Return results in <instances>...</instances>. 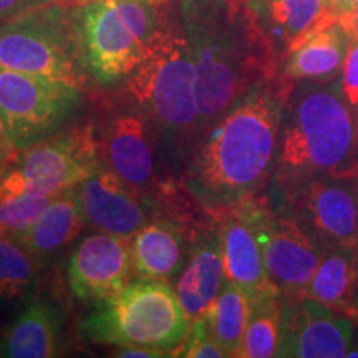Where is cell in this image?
Masks as SVG:
<instances>
[{
  "label": "cell",
  "instance_id": "obj_1",
  "mask_svg": "<svg viewBox=\"0 0 358 358\" xmlns=\"http://www.w3.org/2000/svg\"><path fill=\"white\" fill-rule=\"evenodd\" d=\"M292 88L279 75L259 80L198 138L182 186L213 216L252 199L272 179Z\"/></svg>",
  "mask_w": 358,
  "mask_h": 358
},
{
  "label": "cell",
  "instance_id": "obj_32",
  "mask_svg": "<svg viewBox=\"0 0 358 358\" xmlns=\"http://www.w3.org/2000/svg\"><path fill=\"white\" fill-rule=\"evenodd\" d=\"M115 355L122 358H159L166 357V353L145 347H118Z\"/></svg>",
  "mask_w": 358,
  "mask_h": 358
},
{
  "label": "cell",
  "instance_id": "obj_36",
  "mask_svg": "<svg viewBox=\"0 0 358 358\" xmlns=\"http://www.w3.org/2000/svg\"><path fill=\"white\" fill-rule=\"evenodd\" d=\"M57 2L69 3V6H85V3H88L90 0H57Z\"/></svg>",
  "mask_w": 358,
  "mask_h": 358
},
{
  "label": "cell",
  "instance_id": "obj_29",
  "mask_svg": "<svg viewBox=\"0 0 358 358\" xmlns=\"http://www.w3.org/2000/svg\"><path fill=\"white\" fill-rule=\"evenodd\" d=\"M55 2L57 0H0V22Z\"/></svg>",
  "mask_w": 358,
  "mask_h": 358
},
{
  "label": "cell",
  "instance_id": "obj_24",
  "mask_svg": "<svg viewBox=\"0 0 358 358\" xmlns=\"http://www.w3.org/2000/svg\"><path fill=\"white\" fill-rule=\"evenodd\" d=\"M256 295L232 282H224L221 292L206 312L213 335L226 357H237L252 313Z\"/></svg>",
  "mask_w": 358,
  "mask_h": 358
},
{
  "label": "cell",
  "instance_id": "obj_20",
  "mask_svg": "<svg viewBox=\"0 0 358 358\" xmlns=\"http://www.w3.org/2000/svg\"><path fill=\"white\" fill-rule=\"evenodd\" d=\"M189 252L181 226L169 219L148 221L131 237L133 271L138 277L171 279L186 267Z\"/></svg>",
  "mask_w": 358,
  "mask_h": 358
},
{
  "label": "cell",
  "instance_id": "obj_6",
  "mask_svg": "<svg viewBox=\"0 0 358 358\" xmlns=\"http://www.w3.org/2000/svg\"><path fill=\"white\" fill-rule=\"evenodd\" d=\"M169 0H90L80 7L85 64L100 87L123 83L145 55Z\"/></svg>",
  "mask_w": 358,
  "mask_h": 358
},
{
  "label": "cell",
  "instance_id": "obj_3",
  "mask_svg": "<svg viewBox=\"0 0 358 358\" xmlns=\"http://www.w3.org/2000/svg\"><path fill=\"white\" fill-rule=\"evenodd\" d=\"M357 127L337 77L294 83L282 113L272 174L277 194L312 178L345 176L352 163Z\"/></svg>",
  "mask_w": 358,
  "mask_h": 358
},
{
  "label": "cell",
  "instance_id": "obj_23",
  "mask_svg": "<svg viewBox=\"0 0 358 358\" xmlns=\"http://www.w3.org/2000/svg\"><path fill=\"white\" fill-rule=\"evenodd\" d=\"M355 250L327 249L302 297L324 303L358 324L353 275Z\"/></svg>",
  "mask_w": 358,
  "mask_h": 358
},
{
  "label": "cell",
  "instance_id": "obj_28",
  "mask_svg": "<svg viewBox=\"0 0 358 358\" xmlns=\"http://www.w3.org/2000/svg\"><path fill=\"white\" fill-rule=\"evenodd\" d=\"M342 96L358 123V40H348V48L342 71H340Z\"/></svg>",
  "mask_w": 358,
  "mask_h": 358
},
{
  "label": "cell",
  "instance_id": "obj_4",
  "mask_svg": "<svg viewBox=\"0 0 358 358\" xmlns=\"http://www.w3.org/2000/svg\"><path fill=\"white\" fill-rule=\"evenodd\" d=\"M123 83L129 103L155 123L161 136L198 140L194 65L173 0L141 62Z\"/></svg>",
  "mask_w": 358,
  "mask_h": 358
},
{
  "label": "cell",
  "instance_id": "obj_16",
  "mask_svg": "<svg viewBox=\"0 0 358 358\" xmlns=\"http://www.w3.org/2000/svg\"><path fill=\"white\" fill-rule=\"evenodd\" d=\"M248 3L279 65L299 45L338 19L327 0H248Z\"/></svg>",
  "mask_w": 358,
  "mask_h": 358
},
{
  "label": "cell",
  "instance_id": "obj_35",
  "mask_svg": "<svg viewBox=\"0 0 358 358\" xmlns=\"http://www.w3.org/2000/svg\"><path fill=\"white\" fill-rule=\"evenodd\" d=\"M353 275H355V299L358 307V248L355 249V259H353Z\"/></svg>",
  "mask_w": 358,
  "mask_h": 358
},
{
  "label": "cell",
  "instance_id": "obj_11",
  "mask_svg": "<svg viewBox=\"0 0 358 358\" xmlns=\"http://www.w3.org/2000/svg\"><path fill=\"white\" fill-rule=\"evenodd\" d=\"M100 163L95 128L88 123L20 151L7 173L30 189L57 196L77 187Z\"/></svg>",
  "mask_w": 358,
  "mask_h": 358
},
{
  "label": "cell",
  "instance_id": "obj_22",
  "mask_svg": "<svg viewBox=\"0 0 358 358\" xmlns=\"http://www.w3.org/2000/svg\"><path fill=\"white\" fill-rule=\"evenodd\" d=\"M348 48V37L334 24L313 34L282 62L279 77L287 82H322L342 71Z\"/></svg>",
  "mask_w": 358,
  "mask_h": 358
},
{
  "label": "cell",
  "instance_id": "obj_30",
  "mask_svg": "<svg viewBox=\"0 0 358 358\" xmlns=\"http://www.w3.org/2000/svg\"><path fill=\"white\" fill-rule=\"evenodd\" d=\"M19 151L15 150L13 143L8 136V131L3 123L2 116H0V176L7 171V168L15 161Z\"/></svg>",
  "mask_w": 358,
  "mask_h": 358
},
{
  "label": "cell",
  "instance_id": "obj_15",
  "mask_svg": "<svg viewBox=\"0 0 358 358\" xmlns=\"http://www.w3.org/2000/svg\"><path fill=\"white\" fill-rule=\"evenodd\" d=\"M85 217L100 231L133 237L148 222L151 201L100 163L77 186Z\"/></svg>",
  "mask_w": 358,
  "mask_h": 358
},
{
  "label": "cell",
  "instance_id": "obj_12",
  "mask_svg": "<svg viewBox=\"0 0 358 358\" xmlns=\"http://www.w3.org/2000/svg\"><path fill=\"white\" fill-rule=\"evenodd\" d=\"M355 322L307 297L282 301L279 355L342 358L352 350Z\"/></svg>",
  "mask_w": 358,
  "mask_h": 358
},
{
  "label": "cell",
  "instance_id": "obj_19",
  "mask_svg": "<svg viewBox=\"0 0 358 358\" xmlns=\"http://www.w3.org/2000/svg\"><path fill=\"white\" fill-rule=\"evenodd\" d=\"M224 282L226 275L217 231L203 232L191 245L189 259L176 285L179 301L191 320L211 308Z\"/></svg>",
  "mask_w": 358,
  "mask_h": 358
},
{
  "label": "cell",
  "instance_id": "obj_10",
  "mask_svg": "<svg viewBox=\"0 0 358 358\" xmlns=\"http://www.w3.org/2000/svg\"><path fill=\"white\" fill-rule=\"evenodd\" d=\"M279 198L280 208L324 250L358 248V196L352 178H312Z\"/></svg>",
  "mask_w": 358,
  "mask_h": 358
},
{
  "label": "cell",
  "instance_id": "obj_9",
  "mask_svg": "<svg viewBox=\"0 0 358 358\" xmlns=\"http://www.w3.org/2000/svg\"><path fill=\"white\" fill-rule=\"evenodd\" d=\"M261 244L268 287L282 301L299 299L315 274L324 249L282 208L267 199L245 201Z\"/></svg>",
  "mask_w": 358,
  "mask_h": 358
},
{
  "label": "cell",
  "instance_id": "obj_33",
  "mask_svg": "<svg viewBox=\"0 0 358 358\" xmlns=\"http://www.w3.org/2000/svg\"><path fill=\"white\" fill-rule=\"evenodd\" d=\"M327 2H329L330 8H332L338 17L342 15V13L352 10V8L358 3V0H327Z\"/></svg>",
  "mask_w": 358,
  "mask_h": 358
},
{
  "label": "cell",
  "instance_id": "obj_5",
  "mask_svg": "<svg viewBox=\"0 0 358 358\" xmlns=\"http://www.w3.org/2000/svg\"><path fill=\"white\" fill-rule=\"evenodd\" d=\"M191 319L176 289L164 279L138 277L118 292L95 302L82 322L85 337L113 347H145L173 357Z\"/></svg>",
  "mask_w": 358,
  "mask_h": 358
},
{
  "label": "cell",
  "instance_id": "obj_7",
  "mask_svg": "<svg viewBox=\"0 0 358 358\" xmlns=\"http://www.w3.org/2000/svg\"><path fill=\"white\" fill-rule=\"evenodd\" d=\"M80 7L48 3L0 22V66L85 87Z\"/></svg>",
  "mask_w": 358,
  "mask_h": 358
},
{
  "label": "cell",
  "instance_id": "obj_26",
  "mask_svg": "<svg viewBox=\"0 0 358 358\" xmlns=\"http://www.w3.org/2000/svg\"><path fill=\"white\" fill-rule=\"evenodd\" d=\"M282 299L274 290L256 297L237 358H271L279 355Z\"/></svg>",
  "mask_w": 358,
  "mask_h": 358
},
{
  "label": "cell",
  "instance_id": "obj_2",
  "mask_svg": "<svg viewBox=\"0 0 358 358\" xmlns=\"http://www.w3.org/2000/svg\"><path fill=\"white\" fill-rule=\"evenodd\" d=\"M196 73L199 136L279 62L248 0H173ZM198 136V138H199Z\"/></svg>",
  "mask_w": 358,
  "mask_h": 358
},
{
  "label": "cell",
  "instance_id": "obj_25",
  "mask_svg": "<svg viewBox=\"0 0 358 358\" xmlns=\"http://www.w3.org/2000/svg\"><path fill=\"white\" fill-rule=\"evenodd\" d=\"M37 289V259L10 236L0 234V306L29 303Z\"/></svg>",
  "mask_w": 358,
  "mask_h": 358
},
{
  "label": "cell",
  "instance_id": "obj_14",
  "mask_svg": "<svg viewBox=\"0 0 358 358\" xmlns=\"http://www.w3.org/2000/svg\"><path fill=\"white\" fill-rule=\"evenodd\" d=\"M131 237L100 231L83 237L69 259V285L82 301H103L133 274Z\"/></svg>",
  "mask_w": 358,
  "mask_h": 358
},
{
  "label": "cell",
  "instance_id": "obj_34",
  "mask_svg": "<svg viewBox=\"0 0 358 358\" xmlns=\"http://www.w3.org/2000/svg\"><path fill=\"white\" fill-rule=\"evenodd\" d=\"M345 178H352V179H357L358 178V127H357L355 146H353L352 163H350V166H348V171L345 173Z\"/></svg>",
  "mask_w": 358,
  "mask_h": 358
},
{
  "label": "cell",
  "instance_id": "obj_8",
  "mask_svg": "<svg viewBox=\"0 0 358 358\" xmlns=\"http://www.w3.org/2000/svg\"><path fill=\"white\" fill-rule=\"evenodd\" d=\"M83 100L78 85L0 66V116L19 153L60 133Z\"/></svg>",
  "mask_w": 358,
  "mask_h": 358
},
{
  "label": "cell",
  "instance_id": "obj_21",
  "mask_svg": "<svg viewBox=\"0 0 358 358\" xmlns=\"http://www.w3.org/2000/svg\"><path fill=\"white\" fill-rule=\"evenodd\" d=\"M77 187L57 194L29 229L13 236L37 261H47L73 243L87 224Z\"/></svg>",
  "mask_w": 358,
  "mask_h": 358
},
{
  "label": "cell",
  "instance_id": "obj_17",
  "mask_svg": "<svg viewBox=\"0 0 358 358\" xmlns=\"http://www.w3.org/2000/svg\"><path fill=\"white\" fill-rule=\"evenodd\" d=\"M214 217L219 222L216 231L226 280L241 285L256 297L272 290L268 287L261 244L254 231L248 203L226 209Z\"/></svg>",
  "mask_w": 358,
  "mask_h": 358
},
{
  "label": "cell",
  "instance_id": "obj_27",
  "mask_svg": "<svg viewBox=\"0 0 358 358\" xmlns=\"http://www.w3.org/2000/svg\"><path fill=\"white\" fill-rule=\"evenodd\" d=\"M173 357L182 358H226V353L214 338L208 315L191 320L185 340L176 348Z\"/></svg>",
  "mask_w": 358,
  "mask_h": 358
},
{
  "label": "cell",
  "instance_id": "obj_18",
  "mask_svg": "<svg viewBox=\"0 0 358 358\" xmlns=\"http://www.w3.org/2000/svg\"><path fill=\"white\" fill-rule=\"evenodd\" d=\"M62 329L64 313L60 308L43 299H32L0 335V357H57Z\"/></svg>",
  "mask_w": 358,
  "mask_h": 358
},
{
  "label": "cell",
  "instance_id": "obj_37",
  "mask_svg": "<svg viewBox=\"0 0 358 358\" xmlns=\"http://www.w3.org/2000/svg\"><path fill=\"white\" fill-rule=\"evenodd\" d=\"M353 182H355V189H357V196H358V178L353 179Z\"/></svg>",
  "mask_w": 358,
  "mask_h": 358
},
{
  "label": "cell",
  "instance_id": "obj_31",
  "mask_svg": "<svg viewBox=\"0 0 358 358\" xmlns=\"http://www.w3.org/2000/svg\"><path fill=\"white\" fill-rule=\"evenodd\" d=\"M337 24L345 32L348 40H358V3L352 10L338 15Z\"/></svg>",
  "mask_w": 358,
  "mask_h": 358
},
{
  "label": "cell",
  "instance_id": "obj_13",
  "mask_svg": "<svg viewBox=\"0 0 358 358\" xmlns=\"http://www.w3.org/2000/svg\"><path fill=\"white\" fill-rule=\"evenodd\" d=\"M158 134L155 123L129 103L128 108L108 116L96 138L101 163L146 196L155 186Z\"/></svg>",
  "mask_w": 358,
  "mask_h": 358
}]
</instances>
